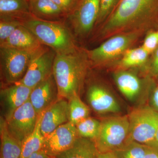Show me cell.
Listing matches in <instances>:
<instances>
[{
	"label": "cell",
	"instance_id": "1",
	"mask_svg": "<svg viewBox=\"0 0 158 158\" xmlns=\"http://www.w3.org/2000/svg\"><path fill=\"white\" fill-rule=\"evenodd\" d=\"M158 9V0H120L99 31V39L143 31Z\"/></svg>",
	"mask_w": 158,
	"mask_h": 158
},
{
	"label": "cell",
	"instance_id": "2",
	"mask_svg": "<svg viewBox=\"0 0 158 158\" xmlns=\"http://www.w3.org/2000/svg\"><path fill=\"white\" fill-rule=\"evenodd\" d=\"M90 64L86 50L79 48L68 54H56L53 75L58 88L59 98L80 96Z\"/></svg>",
	"mask_w": 158,
	"mask_h": 158
},
{
	"label": "cell",
	"instance_id": "3",
	"mask_svg": "<svg viewBox=\"0 0 158 158\" xmlns=\"http://www.w3.org/2000/svg\"><path fill=\"white\" fill-rule=\"evenodd\" d=\"M64 22H51L33 17L24 23L43 45L53 50L56 53H72L79 48L71 31Z\"/></svg>",
	"mask_w": 158,
	"mask_h": 158
},
{
	"label": "cell",
	"instance_id": "4",
	"mask_svg": "<svg viewBox=\"0 0 158 158\" xmlns=\"http://www.w3.org/2000/svg\"><path fill=\"white\" fill-rule=\"evenodd\" d=\"M128 116L129 132L128 141L151 146L156 143L158 130V112L150 106L133 110Z\"/></svg>",
	"mask_w": 158,
	"mask_h": 158
},
{
	"label": "cell",
	"instance_id": "5",
	"mask_svg": "<svg viewBox=\"0 0 158 158\" xmlns=\"http://www.w3.org/2000/svg\"><path fill=\"white\" fill-rule=\"evenodd\" d=\"M42 47L34 51L0 47L1 77L3 84L6 86L20 81L31 61Z\"/></svg>",
	"mask_w": 158,
	"mask_h": 158
},
{
	"label": "cell",
	"instance_id": "6",
	"mask_svg": "<svg viewBox=\"0 0 158 158\" xmlns=\"http://www.w3.org/2000/svg\"><path fill=\"white\" fill-rule=\"evenodd\" d=\"M101 123L99 133L94 141L99 152L114 151L127 141L129 132L128 115L108 117Z\"/></svg>",
	"mask_w": 158,
	"mask_h": 158
},
{
	"label": "cell",
	"instance_id": "7",
	"mask_svg": "<svg viewBox=\"0 0 158 158\" xmlns=\"http://www.w3.org/2000/svg\"><path fill=\"white\" fill-rule=\"evenodd\" d=\"M141 31L116 34L110 37L96 48L87 50L90 64L100 65L123 55L137 41Z\"/></svg>",
	"mask_w": 158,
	"mask_h": 158
},
{
	"label": "cell",
	"instance_id": "8",
	"mask_svg": "<svg viewBox=\"0 0 158 158\" xmlns=\"http://www.w3.org/2000/svg\"><path fill=\"white\" fill-rule=\"evenodd\" d=\"M56 52L43 45L31 61L24 76L17 83L33 89L53 74Z\"/></svg>",
	"mask_w": 158,
	"mask_h": 158
},
{
	"label": "cell",
	"instance_id": "9",
	"mask_svg": "<svg viewBox=\"0 0 158 158\" xmlns=\"http://www.w3.org/2000/svg\"><path fill=\"white\" fill-rule=\"evenodd\" d=\"M100 0H79L75 9L69 15V21L75 34L85 37L96 24Z\"/></svg>",
	"mask_w": 158,
	"mask_h": 158
},
{
	"label": "cell",
	"instance_id": "10",
	"mask_svg": "<svg viewBox=\"0 0 158 158\" xmlns=\"http://www.w3.org/2000/svg\"><path fill=\"white\" fill-rule=\"evenodd\" d=\"M38 116L29 99L15 111L9 120H6L7 130L12 137L22 144L34 131Z\"/></svg>",
	"mask_w": 158,
	"mask_h": 158
},
{
	"label": "cell",
	"instance_id": "11",
	"mask_svg": "<svg viewBox=\"0 0 158 158\" xmlns=\"http://www.w3.org/2000/svg\"><path fill=\"white\" fill-rule=\"evenodd\" d=\"M78 137L76 127L69 121L44 137L42 149L54 158L70 148Z\"/></svg>",
	"mask_w": 158,
	"mask_h": 158
},
{
	"label": "cell",
	"instance_id": "12",
	"mask_svg": "<svg viewBox=\"0 0 158 158\" xmlns=\"http://www.w3.org/2000/svg\"><path fill=\"white\" fill-rule=\"evenodd\" d=\"M6 86L1 89L0 98L2 117L7 121L28 100L32 89L17 83Z\"/></svg>",
	"mask_w": 158,
	"mask_h": 158
},
{
	"label": "cell",
	"instance_id": "13",
	"mask_svg": "<svg viewBox=\"0 0 158 158\" xmlns=\"http://www.w3.org/2000/svg\"><path fill=\"white\" fill-rule=\"evenodd\" d=\"M59 98L56 83L52 74L32 89L29 100L39 115Z\"/></svg>",
	"mask_w": 158,
	"mask_h": 158
},
{
	"label": "cell",
	"instance_id": "14",
	"mask_svg": "<svg viewBox=\"0 0 158 158\" xmlns=\"http://www.w3.org/2000/svg\"><path fill=\"white\" fill-rule=\"evenodd\" d=\"M86 97L90 108L98 114L117 113L121 110L114 96L98 84H93L89 86Z\"/></svg>",
	"mask_w": 158,
	"mask_h": 158
},
{
	"label": "cell",
	"instance_id": "15",
	"mask_svg": "<svg viewBox=\"0 0 158 158\" xmlns=\"http://www.w3.org/2000/svg\"><path fill=\"white\" fill-rule=\"evenodd\" d=\"M69 122L68 100L59 98L44 112L40 131L46 137L60 126Z\"/></svg>",
	"mask_w": 158,
	"mask_h": 158
},
{
	"label": "cell",
	"instance_id": "16",
	"mask_svg": "<svg viewBox=\"0 0 158 158\" xmlns=\"http://www.w3.org/2000/svg\"><path fill=\"white\" fill-rule=\"evenodd\" d=\"M31 15L37 19L51 22H64L67 15L51 0H28Z\"/></svg>",
	"mask_w": 158,
	"mask_h": 158
},
{
	"label": "cell",
	"instance_id": "17",
	"mask_svg": "<svg viewBox=\"0 0 158 158\" xmlns=\"http://www.w3.org/2000/svg\"><path fill=\"white\" fill-rule=\"evenodd\" d=\"M43 45L34 34L23 25L19 26L8 39L0 44V47L27 51L37 50Z\"/></svg>",
	"mask_w": 158,
	"mask_h": 158
},
{
	"label": "cell",
	"instance_id": "18",
	"mask_svg": "<svg viewBox=\"0 0 158 158\" xmlns=\"http://www.w3.org/2000/svg\"><path fill=\"white\" fill-rule=\"evenodd\" d=\"M33 17L28 0H0V19L17 20L24 24Z\"/></svg>",
	"mask_w": 158,
	"mask_h": 158
},
{
	"label": "cell",
	"instance_id": "19",
	"mask_svg": "<svg viewBox=\"0 0 158 158\" xmlns=\"http://www.w3.org/2000/svg\"><path fill=\"white\" fill-rule=\"evenodd\" d=\"M114 80L118 89L130 101L135 99L141 89V84L138 77L132 73L119 71L115 73Z\"/></svg>",
	"mask_w": 158,
	"mask_h": 158
},
{
	"label": "cell",
	"instance_id": "20",
	"mask_svg": "<svg viewBox=\"0 0 158 158\" xmlns=\"http://www.w3.org/2000/svg\"><path fill=\"white\" fill-rule=\"evenodd\" d=\"M98 153L94 141L79 137L70 148L54 158H98Z\"/></svg>",
	"mask_w": 158,
	"mask_h": 158
},
{
	"label": "cell",
	"instance_id": "21",
	"mask_svg": "<svg viewBox=\"0 0 158 158\" xmlns=\"http://www.w3.org/2000/svg\"><path fill=\"white\" fill-rule=\"evenodd\" d=\"M1 158H20L21 143L9 134L6 122L1 119Z\"/></svg>",
	"mask_w": 158,
	"mask_h": 158
},
{
	"label": "cell",
	"instance_id": "22",
	"mask_svg": "<svg viewBox=\"0 0 158 158\" xmlns=\"http://www.w3.org/2000/svg\"><path fill=\"white\" fill-rule=\"evenodd\" d=\"M43 113L39 114L34 131L22 142L20 158H28L42 149L44 138L40 131V123Z\"/></svg>",
	"mask_w": 158,
	"mask_h": 158
},
{
	"label": "cell",
	"instance_id": "23",
	"mask_svg": "<svg viewBox=\"0 0 158 158\" xmlns=\"http://www.w3.org/2000/svg\"><path fill=\"white\" fill-rule=\"evenodd\" d=\"M69 121L76 125L90 116L89 106L82 101L79 95H75L68 100Z\"/></svg>",
	"mask_w": 158,
	"mask_h": 158
},
{
	"label": "cell",
	"instance_id": "24",
	"mask_svg": "<svg viewBox=\"0 0 158 158\" xmlns=\"http://www.w3.org/2000/svg\"><path fill=\"white\" fill-rule=\"evenodd\" d=\"M149 54L143 47L129 48L123 55L119 62L121 68H127L143 65L147 61Z\"/></svg>",
	"mask_w": 158,
	"mask_h": 158
},
{
	"label": "cell",
	"instance_id": "25",
	"mask_svg": "<svg viewBox=\"0 0 158 158\" xmlns=\"http://www.w3.org/2000/svg\"><path fill=\"white\" fill-rule=\"evenodd\" d=\"M147 145L133 141H127L113 152L117 158H144Z\"/></svg>",
	"mask_w": 158,
	"mask_h": 158
},
{
	"label": "cell",
	"instance_id": "26",
	"mask_svg": "<svg viewBox=\"0 0 158 158\" xmlns=\"http://www.w3.org/2000/svg\"><path fill=\"white\" fill-rule=\"evenodd\" d=\"M101 121L89 116L76 125L79 136L94 141L100 129Z\"/></svg>",
	"mask_w": 158,
	"mask_h": 158
},
{
	"label": "cell",
	"instance_id": "27",
	"mask_svg": "<svg viewBox=\"0 0 158 158\" xmlns=\"http://www.w3.org/2000/svg\"><path fill=\"white\" fill-rule=\"evenodd\" d=\"M23 23L17 20L0 19V44L6 40Z\"/></svg>",
	"mask_w": 158,
	"mask_h": 158
},
{
	"label": "cell",
	"instance_id": "28",
	"mask_svg": "<svg viewBox=\"0 0 158 158\" xmlns=\"http://www.w3.org/2000/svg\"><path fill=\"white\" fill-rule=\"evenodd\" d=\"M120 1V0H100L99 11L96 24L104 22L107 19Z\"/></svg>",
	"mask_w": 158,
	"mask_h": 158
},
{
	"label": "cell",
	"instance_id": "29",
	"mask_svg": "<svg viewBox=\"0 0 158 158\" xmlns=\"http://www.w3.org/2000/svg\"><path fill=\"white\" fill-rule=\"evenodd\" d=\"M142 46L149 54L155 51L158 47V30L147 34Z\"/></svg>",
	"mask_w": 158,
	"mask_h": 158
},
{
	"label": "cell",
	"instance_id": "30",
	"mask_svg": "<svg viewBox=\"0 0 158 158\" xmlns=\"http://www.w3.org/2000/svg\"><path fill=\"white\" fill-rule=\"evenodd\" d=\"M67 15V16L75 9L79 0H51Z\"/></svg>",
	"mask_w": 158,
	"mask_h": 158
},
{
	"label": "cell",
	"instance_id": "31",
	"mask_svg": "<svg viewBox=\"0 0 158 158\" xmlns=\"http://www.w3.org/2000/svg\"><path fill=\"white\" fill-rule=\"evenodd\" d=\"M154 52L152 63L151 71L153 75L158 76V47Z\"/></svg>",
	"mask_w": 158,
	"mask_h": 158
},
{
	"label": "cell",
	"instance_id": "32",
	"mask_svg": "<svg viewBox=\"0 0 158 158\" xmlns=\"http://www.w3.org/2000/svg\"><path fill=\"white\" fill-rule=\"evenodd\" d=\"M148 146L144 158H158V144L154 146Z\"/></svg>",
	"mask_w": 158,
	"mask_h": 158
},
{
	"label": "cell",
	"instance_id": "33",
	"mask_svg": "<svg viewBox=\"0 0 158 158\" xmlns=\"http://www.w3.org/2000/svg\"><path fill=\"white\" fill-rule=\"evenodd\" d=\"M150 106L158 112V87L154 91L151 98Z\"/></svg>",
	"mask_w": 158,
	"mask_h": 158
},
{
	"label": "cell",
	"instance_id": "34",
	"mask_svg": "<svg viewBox=\"0 0 158 158\" xmlns=\"http://www.w3.org/2000/svg\"><path fill=\"white\" fill-rule=\"evenodd\" d=\"M28 158H52L49 156L42 149L40 150L39 151L34 153L32 155L30 156Z\"/></svg>",
	"mask_w": 158,
	"mask_h": 158
},
{
	"label": "cell",
	"instance_id": "35",
	"mask_svg": "<svg viewBox=\"0 0 158 158\" xmlns=\"http://www.w3.org/2000/svg\"><path fill=\"white\" fill-rule=\"evenodd\" d=\"M98 158H117L113 152H99Z\"/></svg>",
	"mask_w": 158,
	"mask_h": 158
},
{
	"label": "cell",
	"instance_id": "36",
	"mask_svg": "<svg viewBox=\"0 0 158 158\" xmlns=\"http://www.w3.org/2000/svg\"><path fill=\"white\" fill-rule=\"evenodd\" d=\"M156 141L157 143L158 144V130L157 132L156 135Z\"/></svg>",
	"mask_w": 158,
	"mask_h": 158
}]
</instances>
